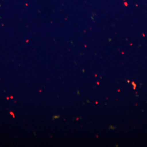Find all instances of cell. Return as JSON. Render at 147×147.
<instances>
[{
  "label": "cell",
  "instance_id": "cell-2",
  "mask_svg": "<svg viewBox=\"0 0 147 147\" xmlns=\"http://www.w3.org/2000/svg\"><path fill=\"white\" fill-rule=\"evenodd\" d=\"M7 100H8V99H9V98L8 97H7Z\"/></svg>",
  "mask_w": 147,
  "mask_h": 147
},
{
  "label": "cell",
  "instance_id": "cell-1",
  "mask_svg": "<svg viewBox=\"0 0 147 147\" xmlns=\"http://www.w3.org/2000/svg\"><path fill=\"white\" fill-rule=\"evenodd\" d=\"M11 98H13V97H12V96H11Z\"/></svg>",
  "mask_w": 147,
  "mask_h": 147
}]
</instances>
